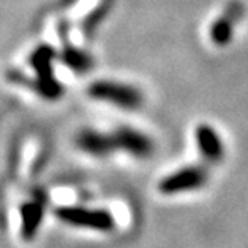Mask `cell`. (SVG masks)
<instances>
[{
    "instance_id": "obj_1",
    "label": "cell",
    "mask_w": 248,
    "mask_h": 248,
    "mask_svg": "<svg viewBox=\"0 0 248 248\" xmlns=\"http://www.w3.org/2000/svg\"><path fill=\"white\" fill-rule=\"evenodd\" d=\"M53 215L62 224L74 229L109 234L115 231V218L108 208L87 207V205H61L53 210Z\"/></svg>"
},
{
    "instance_id": "obj_2",
    "label": "cell",
    "mask_w": 248,
    "mask_h": 248,
    "mask_svg": "<svg viewBox=\"0 0 248 248\" xmlns=\"http://www.w3.org/2000/svg\"><path fill=\"white\" fill-rule=\"evenodd\" d=\"M58 58L56 50L51 45H39L29 55L28 62L34 71V78L31 80L37 94L44 99L56 101L64 94V87L55 76L53 62Z\"/></svg>"
},
{
    "instance_id": "obj_3",
    "label": "cell",
    "mask_w": 248,
    "mask_h": 248,
    "mask_svg": "<svg viewBox=\"0 0 248 248\" xmlns=\"http://www.w3.org/2000/svg\"><path fill=\"white\" fill-rule=\"evenodd\" d=\"M87 92L90 98L96 99V101L114 104V106L126 110L140 109L144 103V96L140 88L115 80H94L90 83Z\"/></svg>"
},
{
    "instance_id": "obj_4",
    "label": "cell",
    "mask_w": 248,
    "mask_h": 248,
    "mask_svg": "<svg viewBox=\"0 0 248 248\" xmlns=\"http://www.w3.org/2000/svg\"><path fill=\"white\" fill-rule=\"evenodd\" d=\"M208 168L205 165H186L163 176L157 189L163 195H181L195 192L208 183Z\"/></svg>"
},
{
    "instance_id": "obj_5",
    "label": "cell",
    "mask_w": 248,
    "mask_h": 248,
    "mask_svg": "<svg viewBox=\"0 0 248 248\" xmlns=\"http://www.w3.org/2000/svg\"><path fill=\"white\" fill-rule=\"evenodd\" d=\"M112 135L117 151L125 152L135 159H147L155 151L154 140L149 135H146L144 131L136 130L133 126H117L112 131Z\"/></svg>"
},
{
    "instance_id": "obj_6",
    "label": "cell",
    "mask_w": 248,
    "mask_h": 248,
    "mask_svg": "<svg viewBox=\"0 0 248 248\" xmlns=\"http://www.w3.org/2000/svg\"><path fill=\"white\" fill-rule=\"evenodd\" d=\"M245 7L240 0H232L226 5L224 12L213 21L210 26V39L215 45L224 46L234 37V29L239 24V21L244 18Z\"/></svg>"
},
{
    "instance_id": "obj_7",
    "label": "cell",
    "mask_w": 248,
    "mask_h": 248,
    "mask_svg": "<svg viewBox=\"0 0 248 248\" xmlns=\"http://www.w3.org/2000/svg\"><path fill=\"white\" fill-rule=\"evenodd\" d=\"M76 146L83 154L94 159H104L117 151L114 135L96 128H83L78 131L76 135Z\"/></svg>"
},
{
    "instance_id": "obj_8",
    "label": "cell",
    "mask_w": 248,
    "mask_h": 248,
    "mask_svg": "<svg viewBox=\"0 0 248 248\" xmlns=\"http://www.w3.org/2000/svg\"><path fill=\"white\" fill-rule=\"evenodd\" d=\"M194 136H195V144H197V151L200 157L205 160V163L218 165V163L223 162L226 155L224 142L221 140L219 133L212 125L200 124L195 128Z\"/></svg>"
},
{
    "instance_id": "obj_9",
    "label": "cell",
    "mask_w": 248,
    "mask_h": 248,
    "mask_svg": "<svg viewBox=\"0 0 248 248\" xmlns=\"http://www.w3.org/2000/svg\"><path fill=\"white\" fill-rule=\"evenodd\" d=\"M45 216V207L42 199L32 197L28 202H23L19 207V219H21V237L23 240H34L39 234Z\"/></svg>"
},
{
    "instance_id": "obj_10",
    "label": "cell",
    "mask_w": 248,
    "mask_h": 248,
    "mask_svg": "<svg viewBox=\"0 0 248 248\" xmlns=\"http://www.w3.org/2000/svg\"><path fill=\"white\" fill-rule=\"evenodd\" d=\"M61 42H62V48L60 53V60L67 69L72 71L74 74H77V76L87 74L92 69L94 61H93V56L90 55L87 50H82V48H78V46L72 45L67 39Z\"/></svg>"
},
{
    "instance_id": "obj_11",
    "label": "cell",
    "mask_w": 248,
    "mask_h": 248,
    "mask_svg": "<svg viewBox=\"0 0 248 248\" xmlns=\"http://www.w3.org/2000/svg\"><path fill=\"white\" fill-rule=\"evenodd\" d=\"M108 12H109V2H103L88 15L85 21H83V32H85V35H92L96 31V28L108 15Z\"/></svg>"
}]
</instances>
